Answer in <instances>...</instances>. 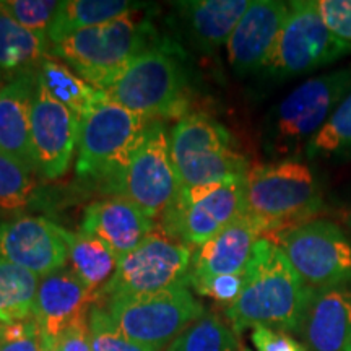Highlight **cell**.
Wrapping results in <instances>:
<instances>
[{
  "label": "cell",
  "instance_id": "3957f363",
  "mask_svg": "<svg viewBox=\"0 0 351 351\" xmlns=\"http://www.w3.org/2000/svg\"><path fill=\"white\" fill-rule=\"evenodd\" d=\"M189 75L178 49L152 46L135 57L106 91L109 99L147 121L186 117Z\"/></svg>",
  "mask_w": 351,
  "mask_h": 351
},
{
  "label": "cell",
  "instance_id": "d6a6232c",
  "mask_svg": "<svg viewBox=\"0 0 351 351\" xmlns=\"http://www.w3.org/2000/svg\"><path fill=\"white\" fill-rule=\"evenodd\" d=\"M245 283V271L217 276H189V287L200 296L230 307L238 301Z\"/></svg>",
  "mask_w": 351,
  "mask_h": 351
},
{
  "label": "cell",
  "instance_id": "8fae6325",
  "mask_svg": "<svg viewBox=\"0 0 351 351\" xmlns=\"http://www.w3.org/2000/svg\"><path fill=\"white\" fill-rule=\"evenodd\" d=\"M179 191L181 186L171 160L169 132L165 122L152 121L129 165L108 192L124 197L155 221L173 207Z\"/></svg>",
  "mask_w": 351,
  "mask_h": 351
},
{
  "label": "cell",
  "instance_id": "b9f144b4",
  "mask_svg": "<svg viewBox=\"0 0 351 351\" xmlns=\"http://www.w3.org/2000/svg\"><path fill=\"white\" fill-rule=\"evenodd\" d=\"M345 351H351V340H350V343H348V346H346V348H345Z\"/></svg>",
  "mask_w": 351,
  "mask_h": 351
},
{
  "label": "cell",
  "instance_id": "e575fe53",
  "mask_svg": "<svg viewBox=\"0 0 351 351\" xmlns=\"http://www.w3.org/2000/svg\"><path fill=\"white\" fill-rule=\"evenodd\" d=\"M251 340L257 351H307L306 345L298 341L291 333L265 326L252 327Z\"/></svg>",
  "mask_w": 351,
  "mask_h": 351
},
{
  "label": "cell",
  "instance_id": "7c38bea8",
  "mask_svg": "<svg viewBox=\"0 0 351 351\" xmlns=\"http://www.w3.org/2000/svg\"><path fill=\"white\" fill-rule=\"evenodd\" d=\"M244 181L230 179L208 186L181 189L160 219L169 238L189 247H200L244 215Z\"/></svg>",
  "mask_w": 351,
  "mask_h": 351
},
{
  "label": "cell",
  "instance_id": "52a82bcc",
  "mask_svg": "<svg viewBox=\"0 0 351 351\" xmlns=\"http://www.w3.org/2000/svg\"><path fill=\"white\" fill-rule=\"evenodd\" d=\"M150 122L104 95L80 122L77 174L101 182L108 192L129 165Z\"/></svg>",
  "mask_w": 351,
  "mask_h": 351
},
{
  "label": "cell",
  "instance_id": "9a60e30c",
  "mask_svg": "<svg viewBox=\"0 0 351 351\" xmlns=\"http://www.w3.org/2000/svg\"><path fill=\"white\" fill-rule=\"evenodd\" d=\"M80 138V121L38 83L32 109V145L38 174L62 178Z\"/></svg>",
  "mask_w": 351,
  "mask_h": 351
},
{
  "label": "cell",
  "instance_id": "4dcf8cb0",
  "mask_svg": "<svg viewBox=\"0 0 351 351\" xmlns=\"http://www.w3.org/2000/svg\"><path fill=\"white\" fill-rule=\"evenodd\" d=\"M88 326H90L91 351H161L127 339L109 317L106 309L98 302L91 306Z\"/></svg>",
  "mask_w": 351,
  "mask_h": 351
},
{
  "label": "cell",
  "instance_id": "7a4b0ae2",
  "mask_svg": "<svg viewBox=\"0 0 351 351\" xmlns=\"http://www.w3.org/2000/svg\"><path fill=\"white\" fill-rule=\"evenodd\" d=\"M324 208V182L313 166L285 158L249 169L244 181V215L263 238L315 219Z\"/></svg>",
  "mask_w": 351,
  "mask_h": 351
},
{
  "label": "cell",
  "instance_id": "d4e9b609",
  "mask_svg": "<svg viewBox=\"0 0 351 351\" xmlns=\"http://www.w3.org/2000/svg\"><path fill=\"white\" fill-rule=\"evenodd\" d=\"M132 12L124 0H67L60 2L54 20L47 28L52 46L93 26L108 23Z\"/></svg>",
  "mask_w": 351,
  "mask_h": 351
},
{
  "label": "cell",
  "instance_id": "2e32d148",
  "mask_svg": "<svg viewBox=\"0 0 351 351\" xmlns=\"http://www.w3.org/2000/svg\"><path fill=\"white\" fill-rule=\"evenodd\" d=\"M288 3L280 0H254L226 43L228 60L239 75L265 70L278 41Z\"/></svg>",
  "mask_w": 351,
  "mask_h": 351
},
{
  "label": "cell",
  "instance_id": "ffe728a7",
  "mask_svg": "<svg viewBox=\"0 0 351 351\" xmlns=\"http://www.w3.org/2000/svg\"><path fill=\"white\" fill-rule=\"evenodd\" d=\"M300 335L307 351H345L351 340V285L315 291Z\"/></svg>",
  "mask_w": 351,
  "mask_h": 351
},
{
  "label": "cell",
  "instance_id": "7bdbcfd3",
  "mask_svg": "<svg viewBox=\"0 0 351 351\" xmlns=\"http://www.w3.org/2000/svg\"><path fill=\"white\" fill-rule=\"evenodd\" d=\"M0 80H2V77H0Z\"/></svg>",
  "mask_w": 351,
  "mask_h": 351
},
{
  "label": "cell",
  "instance_id": "6da1fadb",
  "mask_svg": "<svg viewBox=\"0 0 351 351\" xmlns=\"http://www.w3.org/2000/svg\"><path fill=\"white\" fill-rule=\"evenodd\" d=\"M315 289L302 282L298 271L269 238H261L245 269V283L238 301L225 315L236 335L245 328L265 326L288 333H301L304 315Z\"/></svg>",
  "mask_w": 351,
  "mask_h": 351
},
{
  "label": "cell",
  "instance_id": "484cf974",
  "mask_svg": "<svg viewBox=\"0 0 351 351\" xmlns=\"http://www.w3.org/2000/svg\"><path fill=\"white\" fill-rule=\"evenodd\" d=\"M69 258L72 262V271L82 283L98 296L117 269V257L106 244L85 231L70 232Z\"/></svg>",
  "mask_w": 351,
  "mask_h": 351
},
{
  "label": "cell",
  "instance_id": "836d02e7",
  "mask_svg": "<svg viewBox=\"0 0 351 351\" xmlns=\"http://www.w3.org/2000/svg\"><path fill=\"white\" fill-rule=\"evenodd\" d=\"M317 5L330 32L351 44V0H317Z\"/></svg>",
  "mask_w": 351,
  "mask_h": 351
},
{
  "label": "cell",
  "instance_id": "277c9868",
  "mask_svg": "<svg viewBox=\"0 0 351 351\" xmlns=\"http://www.w3.org/2000/svg\"><path fill=\"white\" fill-rule=\"evenodd\" d=\"M152 38L153 26L134 19L130 12L54 44L49 56L60 59L96 90L106 91L135 57L150 49Z\"/></svg>",
  "mask_w": 351,
  "mask_h": 351
},
{
  "label": "cell",
  "instance_id": "9c48e42d",
  "mask_svg": "<svg viewBox=\"0 0 351 351\" xmlns=\"http://www.w3.org/2000/svg\"><path fill=\"white\" fill-rule=\"evenodd\" d=\"M350 54L351 44L330 32L315 0H295L288 3L287 20L265 70L270 77L287 80L327 67Z\"/></svg>",
  "mask_w": 351,
  "mask_h": 351
},
{
  "label": "cell",
  "instance_id": "f1b7e54d",
  "mask_svg": "<svg viewBox=\"0 0 351 351\" xmlns=\"http://www.w3.org/2000/svg\"><path fill=\"white\" fill-rule=\"evenodd\" d=\"M307 158L341 160L351 158V93L341 101L327 124L306 147Z\"/></svg>",
  "mask_w": 351,
  "mask_h": 351
},
{
  "label": "cell",
  "instance_id": "4316f807",
  "mask_svg": "<svg viewBox=\"0 0 351 351\" xmlns=\"http://www.w3.org/2000/svg\"><path fill=\"white\" fill-rule=\"evenodd\" d=\"M38 285L32 271L0 261V324L33 317Z\"/></svg>",
  "mask_w": 351,
  "mask_h": 351
},
{
  "label": "cell",
  "instance_id": "d6986e66",
  "mask_svg": "<svg viewBox=\"0 0 351 351\" xmlns=\"http://www.w3.org/2000/svg\"><path fill=\"white\" fill-rule=\"evenodd\" d=\"M82 231L106 244L119 261L155 231V221L145 217L124 197H112L88 205Z\"/></svg>",
  "mask_w": 351,
  "mask_h": 351
},
{
  "label": "cell",
  "instance_id": "4fadbf2b",
  "mask_svg": "<svg viewBox=\"0 0 351 351\" xmlns=\"http://www.w3.org/2000/svg\"><path fill=\"white\" fill-rule=\"evenodd\" d=\"M191 263L192 249L189 245L153 231L138 247L117 261L116 274L101 289L98 301L189 285Z\"/></svg>",
  "mask_w": 351,
  "mask_h": 351
},
{
  "label": "cell",
  "instance_id": "8d00e7d4",
  "mask_svg": "<svg viewBox=\"0 0 351 351\" xmlns=\"http://www.w3.org/2000/svg\"><path fill=\"white\" fill-rule=\"evenodd\" d=\"M39 335H41V332H39V326L34 317L0 324V343L32 339V337Z\"/></svg>",
  "mask_w": 351,
  "mask_h": 351
},
{
  "label": "cell",
  "instance_id": "ba28073f",
  "mask_svg": "<svg viewBox=\"0 0 351 351\" xmlns=\"http://www.w3.org/2000/svg\"><path fill=\"white\" fill-rule=\"evenodd\" d=\"M101 306L127 339L161 351L207 314L189 285L147 295L108 298Z\"/></svg>",
  "mask_w": 351,
  "mask_h": 351
},
{
  "label": "cell",
  "instance_id": "1f68e13d",
  "mask_svg": "<svg viewBox=\"0 0 351 351\" xmlns=\"http://www.w3.org/2000/svg\"><path fill=\"white\" fill-rule=\"evenodd\" d=\"M59 3L56 0H0V12L26 29L47 33Z\"/></svg>",
  "mask_w": 351,
  "mask_h": 351
},
{
  "label": "cell",
  "instance_id": "7402d4cb",
  "mask_svg": "<svg viewBox=\"0 0 351 351\" xmlns=\"http://www.w3.org/2000/svg\"><path fill=\"white\" fill-rule=\"evenodd\" d=\"M249 5V0H192L178 3L192 36L208 49L228 43Z\"/></svg>",
  "mask_w": 351,
  "mask_h": 351
},
{
  "label": "cell",
  "instance_id": "ab89813d",
  "mask_svg": "<svg viewBox=\"0 0 351 351\" xmlns=\"http://www.w3.org/2000/svg\"><path fill=\"white\" fill-rule=\"evenodd\" d=\"M41 351H59V345L56 340L41 339Z\"/></svg>",
  "mask_w": 351,
  "mask_h": 351
},
{
  "label": "cell",
  "instance_id": "8992f818",
  "mask_svg": "<svg viewBox=\"0 0 351 351\" xmlns=\"http://www.w3.org/2000/svg\"><path fill=\"white\" fill-rule=\"evenodd\" d=\"M169 145L181 189L243 179L251 169L247 158L232 148L230 130L207 114L179 119L169 132Z\"/></svg>",
  "mask_w": 351,
  "mask_h": 351
},
{
  "label": "cell",
  "instance_id": "603a6c76",
  "mask_svg": "<svg viewBox=\"0 0 351 351\" xmlns=\"http://www.w3.org/2000/svg\"><path fill=\"white\" fill-rule=\"evenodd\" d=\"M46 32H32L0 12V77L8 82L36 73L51 51Z\"/></svg>",
  "mask_w": 351,
  "mask_h": 351
},
{
  "label": "cell",
  "instance_id": "30bf717a",
  "mask_svg": "<svg viewBox=\"0 0 351 351\" xmlns=\"http://www.w3.org/2000/svg\"><path fill=\"white\" fill-rule=\"evenodd\" d=\"M307 287L330 289L351 285V238L339 223L315 218L270 238Z\"/></svg>",
  "mask_w": 351,
  "mask_h": 351
},
{
  "label": "cell",
  "instance_id": "ac0fdd59",
  "mask_svg": "<svg viewBox=\"0 0 351 351\" xmlns=\"http://www.w3.org/2000/svg\"><path fill=\"white\" fill-rule=\"evenodd\" d=\"M38 72L0 86V153L38 174L32 145V109Z\"/></svg>",
  "mask_w": 351,
  "mask_h": 351
},
{
  "label": "cell",
  "instance_id": "f546056e",
  "mask_svg": "<svg viewBox=\"0 0 351 351\" xmlns=\"http://www.w3.org/2000/svg\"><path fill=\"white\" fill-rule=\"evenodd\" d=\"M32 171L0 153V210L19 212L33 199L36 182Z\"/></svg>",
  "mask_w": 351,
  "mask_h": 351
},
{
  "label": "cell",
  "instance_id": "d590c367",
  "mask_svg": "<svg viewBox=\"0 0 351 351\" xmlns=\"http://www.w3.org/2000/svg\"><path fill=\"white\" fill-rule=\"evenodd\" d=\"M90 315V314H88ZM88 315L75 320L57 339L59 351H91Z\"/></svg>",
  "mask_w": 351,
  "mask_h": 351
},
{
  "label": "cell",
  "instance_id": "5bb4252c",
  "mask_svg": "<svg viewBox=\"0 0 351 351\" xmlns=\"http://www.w3.org/2000/svg\"><path fill=\"white\" fill-rule=\"evenodd\" d=\"M70 231L43 217H19L0 223V261L32 271L38 278L65 269Z\"/></svg>",
  "mask_w": 351,
  "mask_h": 351
},
{
  "label": "cell",
  "instance_id": "cb8c5ba5",
  "mask_svg": "<svg viewBox=\"0 0 351 351\" xmlns=\"http://www.w3.org/2000/svg\"><path fill=\"white\" fill-rule=\"evenodd\" d=\"M38 83L57 103L64 104L70 112L75 114L80 122L104 98L103 91L96 90L69 65L52 56H47L39 65Z\"/></svg>",
  "mask_w": 351,
  "mask_h": 351
},
{
  "label": "cell",
  "instance_id": "74e56055",
  "mask_svg": "<svg viewBox=\"0 0 351 351\" xmlns=\"http://www.w3.org/2000/svg\"><path fill=\"white\" fill-rule=\"evenodd\" d=\"M0 351H41V337L0 343Z\"/></svg>",
  "mask_w": 351,
  "mask_h": 351
},
{
  "label": "cell",
  "instance_id": "e0dca14e",
  "mask_svg": "<svg viewBox=\"0 0 351 351\" xmlns=\"http://www.w3.org/2000/svg\"><path fill=\"white\" fill-rule=\"evenodd\" d=\"M96 296L72 270L62 269L44 276L38 285L33 317L38 322L41 339L56 340L75 320L90 314Z\"/></svg>",
  "mask_w": 351,
  "mask_h": 351
},
{
  "label": "cell",
  "instance_id": "60d3db41",
  "mask_svg": "<svg viewBox=\"0 0 351 351\" xmlns=\"http://www.w3.org/2000/svg\"><path fill=\"white\" fill-rule=\"evenodd\" d=\"M238 351H252V350H251V348H247V346H244V345H239Z\"/></svg>",
  "mask_w": 351,
  "mask_h": 351
},
{
  "label": "cell",
  "instance_id": "f35d334b",
  "mask_svg": "<svg viewBox=\"0 0 351 351\" xmlns=\"http://www.w3.org/2000/svg\"><path fill=\"white\" fill-rule=\"evenodd\" d=\"M339 225L348 232L351 238V202L339 210Z\"/></svg>",
  "mask_w": 351,
  "mask_h": 351
},
{
  "label": "cell",
  "instance_id": "83f0119b",
  "mask_svg": "<svg viewBox=\"0 0 351 351\" xmlns=\"http://www.w3.org/2000/svg\"><path fill=\"white\" fill-rule=\"evenodd\" d=\"M238 335L217 314L204 317L186 328L166 351H238Z\"/></svg>",
  "mask_w": 351,
  "mask_h": 351
},
{
  "label": "cell",
  "instance_id": "5b68a950",
  "mask_svg": "<svg viewBox=\"0 0 351 351\" xmlns=\"http://www.w3.org/2000/svg\"><path fill=\"white\" fill-rule=\"evenodd\" d=\"M350 93L351 65L320 73L295 88L270 114L265 137L269 150L278 156L306 150Z\"/></svg>",
  "mask_w": 351,
  "mask_h": 351
},
{
  "label": "cell",
  "instance_id": "44dd1931",
  "mask_svg": "<svg viewBox=\"0 0 351 351\" xmlns=\"http://www.w3.org/2000/svg\"><path fill=\"white\" fill-rule=\"evenodd\" d=\"M261 238H263L261 228L243 215L215 238L192 251L189 276H217L245 271L254 247Z\"/></svg>",
  "mask_w": 351,
  "mask_h": 351
}]
</instances>
